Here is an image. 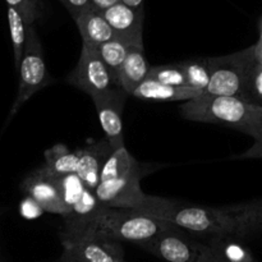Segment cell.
Listing matches in <instances>:
<instances>
[{"instance_id": "cell-13", "label": "cell", "mask_w": 262, "mask_h": 262, "mask_svg": "<svg viewBox=\"0 0 262 262\" xmlns=\"http://www.w3.org/2000/svg\"><path fill=\"white\" fill-rule=\"evenodd\" d=\"M113 147L106 138L90 142L79 150L77 177L89 191L94 192L100 183L102 166L113 154Z\"/></svg>"}, {"instance_id": "cell-10", "label": "cell", "mask_w": 262, "mask_h": 262, "mask_svg": "<svg viewBox=\"0 0 262 262\" xmlns=\"http://www.w3.org/2000/svg\"><path fill=\"white\" fill-rule=\"evenodd\" d=\"M22 189L43 211L59 214L61 216H66L69 212L64 204L60 182L49 176L43 166L31 173L22 182Z\"/></svg>"}, {"instance_id": "cell-24", "label": "cell", "mask_w": 262, "mask_h": 262, "mask_svg": "<svg viewBox=\"0 0 262 262\" xmlns=\"http://www.w3.org/2000/svg\"><path fill=\"white\" fill-rule=\"evenodd\" d=\"M146 79H152V81L160 82V83L168 84V86H187L186 76H184L183 69L179 63L150 67Z\"/></svg>"}, {"instance_id": "cell-16", "label": "cell", "mask_w": 262, "mask_h": 262, "mask_svg": "<svg viewBox=\"0 0 262 262\" xmlns=\"http://www.w3.org/2000/svg\"><path fill=\"white\" fill-rule=\"evenodd\" d=\"M150 66L143 54V48L129 46L127 56L118 77V87L129 96L147 77Z\"/></svg>"}, {"instance_id": "cell-11", "label": "cell", "mask_w": 262, "mask_h": 262, "mask_svg": "<svg viewBox=\"0 0 262 262\" xmlns=\"http://www.w3.org/2000/svg\"><path fill=\"white\" fill-rule=\"evenodd\" d=\"M120 257H124L120 243L83 238L63 243V253L56 262H115Z\"/></svg>"}, {"instance_id": "cell-26", "label": "cell", "mask_w": 262, "mask_h": 262, "mask_svg": "<svg viewBox=\"0 0 262 262\" xmlns=\"http://www.w3.org/2000/svg\"><path fill=\"white\" fill-rule=\"evenodd\" d=\"M247 101L262 106V61L253 67L247 84Z\"/></svg>"}, {"instance_id": "cell-3", "label": "cell", "mask_w": 262, "mask_h": 262, "mask_svg": "<svg viewBox=\"0 0 262 262\" xmlns=\"http://www.w3.org/2000/svg\"><path fill=\"white\" fill-rule=\"evenodd\" d=\"M179 110L182 117L191 122L227 125L247 135L262 124L261 105L238 97L202 94L196 99L184 101Z\"/></svg>"}, {"instance_id": "cell-14", "label": "cell", "mask_w": 262, "mask_h": 262, "mask_svg": "<svg viewBox=\"0 0 262 262\" xmlns=\"http://www.w3.org/2000/svg\"><path fill=\"white\" fill-rule=\"evenodd\" d=\"M205 94L201 90L192 89L188 86H168L152 79H145L132 96L148 101H188Z\"/></svg>"}, {"instance_id": "cell-7", "label": "cell", "mask_w": 262, "mask_h": 262, "mask_svg": "<svg viewBox=\"0 0 262 262\" xmlns=\"http://www.w3.org/2000/svg\"><path fill=\"white\" fill-rule=\"evenodd\" d=\"M67 82L76 89L86 92L90 97L107 91L117 86L113 77L94 48L82 43L78 63L72 73L67 77Z\"/></svg>"}, {"instance_id": "cell-1", "label": "cell", "mask_w": 262, "mask_h": 262, "mask_svg": "<svg viewBox=\"0 0 262 262\" xmlns=\"http://www.w3.org/2000/svg\"><path fill=\"white\" fill-rule=\"evenodd\" d=\"M137 211L163 220L174 227L183 228L191 233L209 237L230 235L241 238L239 223L232 206L219 209L193 206L147 194L143 205Z\"/></svg>"}, {"instance_id": "cell-30", "label": "cell", "mask_w": 262, "mask_h": 262, "mask_svg": "<svg viewBox=\"0 0 262 262\" xmlns=\"http://www.w3.org/2000/svg\"><path fill=\"white\" fill-rule=\"evenodd\" d=\"M119 3L132 8V9L145 10V7H143V0H119Z\"/></svg>"}, {"instance_id": "cell-9", "label": "cell", "mask_w": 262, "mask_h": 262, "mask_svg": "<svg viewBox=\"0 0 262 262\" xmlns=\"http://www.w3.org/2000/svg\"><path fill=\"white\" fill-rule=\"evenodd\" d=\"M140 182L141 173L100 182L94 194L102 206L138 210L147 196L143 193Z\"/></svg>"}, {"instance_id": "cell-18", "label": "cell", "mask_w": 262, "mask_h": 262, "mask_svg": "<svg viewBox=\"0 0 262 262\" xmlns=\"http://www.w3.org/2000/svg\"><path fill=\"white\" fill-rule=\"evenodd\" d=\"M215 262H255L246 246L230 235H214L206 242Z\"/></svg>"}, {"instance_id": "cell-4", "label": "cell", "mask_w": 262, "mask_h": 262, "mask_svg": "<svg viewBox=\"0 0 262 262\" xmlns=\"http://www.w3.org/2000/svg\"><path fill=\"white\" fill-rule=\"evenodd\" d=\"M258 60L260 58L257 46H252L230 55L207 58L210 82L205 90V94L238 97L247 101L248 78Z\"/></svg>"}, {"instance_id": "cell-17", "label": "cell", "mask_w": 262, "mask_h": 262, "mask_svg": "<svg viewBox=\"0 0 262 262\" xmlns=\"http://www.w3.org/2000/svg\"><path fill=\"white\" fill-rule=\"evenodd\" d=\"M45 165L43 169L53 178L60 179L77 173L79 160V150L71 151L63 143H56L43 154Z\"/></svg>"}, {"instance_id": "cell-29", "label": "cell", "mask_w": 262, "mask_h": 262, "mask_svg": "<svg viewBox=\"0 0 262 262\" xmlns=\"http://www.w3.org/2000/svg\"><path fill=\"white\" fill-rule=\"evenodd\" d=\"M91 3L94 9L102 12V10L107 9V8L113 7L114 4L119 3V0H91Z\"/></svg>"}, {"instance_id": "cell-5", "label": "cell", "mask_w": 262, "mask_h": 262, "mask_svg": "<svg viewBox=\"0 0 262 262\" xmlns=\"http://www.w3.org/2000/svg\"><path fill=\"white\" fill-rule=\"evenodd\" d=\"M18 68H19V86H18L15 101L8 117V123L17 114L26 101H28L36 92L51 82L43 58L42 46L33 26H27V37Z\"/></svg>"}, {"instance_id": "cell-32", "label": "cell", "mask_w": 262, "mask_h": 262, "mask_svg": "<svg viewBox=\"0 0 262 262\" xmlns=\"http://www.w3.org/2000/svg\"><path fill=\"white\" fill-rule=\"evenodd\" d=\"M115 262H125V260H124V257H120V258H118Z\"/></svg>"}, {"instance_id": "cell-20", "label": "cell", "mask_w": 262, "mask_h": 262, "mask_svg": "<svg viewBox=\"0 0 262 262\" xmlns=\"http://www.w3.org/2000/svg\"><path fill=\"white\" fill-rule=\"evenodd\" d=\"M128 48L129 46L123 42V41H120L119 38H113L107 42H104L94 48L97 55L102 60V63L107 68V71L112 74L113 81H114L115 84L118 83V77H119L120 69H122L123 63H124L125 56H127Z\"/></svg>"}, {"instance_id": "cell-21", "label": "cell", "mask_w": 262, "mask_h": 262, "mask_svg": "<svg viewBox=\"0 0 262 262\" xmlns=\"http://www.w3.org/2000/svg\"><path fill=\"white\" fill-rule=\"evenodd\" d=\"M241 227V238L262 230V200L233 205Z\"/></svg>"}, {"instance_id": "cell-25", "label": "cell", "mask_w": 262, "mask_h": 262, "mask_svg": "<svg viewBox=\"0 0 262 262\" xmlns=\"http://www.w3.org/2000/svg\"><path fill=\"white\" fill-rule=\"evenodd\" d=\"M8 7L17 10L22 17L26 26H33V23L40 19L42 10L36 7L31 0H5Z\"/></svg>"}, {"instance_id": "cell-8", "label": "cell", "mask_w": 262, "mask_h": 262, "mask_svg": "<svg viewBox=\"0 0 262 262\" xmlns=\"http://www.w3.org/2000/svg\"><path fill=\"white\" fill-rule=\"evenodd\" d=\"M127 97L128 95L118 86L91 96L96 107L100 125L113 150L124 147L122 114Z\"/></svg>"}, {"instance_id": "cell-28", "label": "cell", "mask_w": 262, "mask_h": 262, "mask_svg": "<svg viewBox=\"0 0 262 262\" xmlns=\"http://www.w3.org/2000/svg\"><path fill=\"white\" fill-rule=\"evenodd\" d=\"M59 2L67 8V10L73 17V19H76L82 13L92 8L91 0H59Z\"/></svg>"}, {"instance_id": "cell-12", "label": "cell", "mask_w": 262, "mask_h": 262, "mask_svg": "<svg viewBox=\"0 0 262 262\" xmlns=\"http://www.w3.org/2000/svg\"><path fill=\"white\" fill-rule=\"evenodd\" d=\"M101 13L114 31L115 37L128 46L143 48L142 31L145 10H136L122 3H117Z\"/></svg>"}, {"instance_id": "cell-2", "label": "cell", "mask_w": 262, "mask_h": 262, "mask_svg": "<svg viewBox=\"0 0 262 262\" xmlns=\"http://www.w3.org/2000/svg\"><path fill=\"white\" fill-rule=\"evenodd\" d=\"M174 225L133 209L100 206L90 219L79 239H106L129 242L145 248ZM78 241V239H77Z\"/></svg>"}, {"instance_id": "cell-15", "label": "cell", "mask_w": 262, "mask_h": 262, "mask_svg": "<svg viewBox=\"0 0 262 262\" xmlns=\"http://www.w3.org/2000/svg\"><path fill=\"white\" fill-rule=\"evenodd\" d=\"M74 20L81 33L82 43H86L90 48H96L113 38H117L114 31L100 10L91 8Z\"/></svg>"}, {"instance_id": "cell-23", "label": "cell", "mask_w": 262, "mask_h": 262, "mask_svg": "<svg viewBox=\"0 0 262 262\" xmlns=\"http://www.w3.org/2000/svg\"><path fill=\"white\" fill-rule=\"evenodd\" d=\"M8 23H9L10 37H12L15 68L18 69V67H19V63H20V59H22V55H23L26 37H27V26L25 25V22H23L19 13L10 7H8Z\"/></svg>"}, {"instance_id": "cell-27", "label": "cell", "mask_w": 262, "mask_h": 262, "mask_svg": "<svg viewBox=\"0 0 262 262\" xmlns=\"http://www.w3.org/2000/svg\"><path fill=\"white\" fill-rule=\"evenodd\" d=\"M248 135L253 137L255 143L246 152L239 156H235L234 159H262V124L253 128Z\"/></svg>"}, {"instance_id": "cell-19", "label": "cell", "mask_w": 262, "mask_h": 262, "mask_svg": "<svg viewBox=\"0 0 262 262\" xmlns=\"http://www.w3.org/2000/svg\"><path fill=\"white\" fill-rule=\"evenodd\" d=\"M140 173V164L128 152L124 146V147L113 151L110 158L107 159L106 163L102 166V170L100 173V182L112 181V179L123 178V177Z\"/></svg>"}, {"instance_id": "cell-22", "label": "cell", "mask_w": 262, "mask_h": 262, "mask_svg": "<svg viewBox=\"0 0 262 262\" xmlns=\"http://www.w3.org/2000/svg\"><path fill=\"white\" fill-rule=\"evenodd\" d=\"M179 64L186 76L187 86L205 92L210 82V68L207 58L192 59V60L182 61Z\"/></svg>"}, {"instance_id": "cell-31", "label": "cell", "mask_w": 262, "mask_h": 262, "mask_svg": "<svg viewBox=\"0 0 262 262\" xmlns=\"http://www.w3.org/2000/svg\"><path fill=\"white\" fill-rule=\"evenodd\" d=\"M31 2H32L33 4L36 5V7H37V8H40V9L42 10V7H43V2H45V0H31Z\"/></svg>"}, {"instance_id": "cell-6", "label": "cell", "mask_w": 262, "mask_h": 262, "mask_svg": "<svg viewBox=\"0 0 262 262\" xmlns=\"http://www.w3.org/2000/svg\"><path fill=\"white\" fill-rule=\"evenodd\" d=\"M174 228L159 235L145 250L165 262H215L206 243L197 242Z\"/></svg>"}]
</instances>
